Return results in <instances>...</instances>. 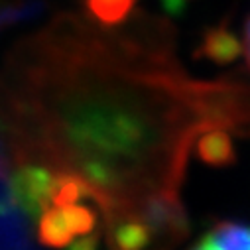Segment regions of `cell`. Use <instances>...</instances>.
Listing matches in <instances>:
<instances>
[{
    "mask_svg": "<svg viewBox=\"0 0 250 250\" xmlns=\"http://www.w3.org/2000/svg\"><path fill=\"white\" fill-rule=\"evenodd\" d=\"M232 45H234V51H236V49L240 51V55H242L244 61H246V67H248V71H250V14H248V18L244 20V28H242L240 43L232 42Z\"/></svg>",
    "mask_w": 250,
    "mask_h": 250,
    "instance_id": "cell-7",
    "label": "cell"
},
{
    "mask_svg": "<svg viewBox=\"0 0 250 250\" xmlns=\"http://www.w3.org/2000/svg\"><path fill=\"white\" fill-rule=\"evenodd\" d=\"M99 244H101V232L99 230H93V232H87V234L77 236L67 246V250H99Z\"/></svg>",
    "mask_w": 250,
    "mask_h": 250,
    "instance_id": "cell-6",
    "label": "cell"
},
{
    "mask_svg": "<svg viewBox=\"0 0 250 250\" xmlns=\"http://www.w3.org/2000/svg\"><path fill=\"white\" fill-rule=\"evenodd\" d=\"M191 250H250V225L221 223Z\"/></svg>",
    "mask_w": 250,
    "mask_h": 250,
    "instance_id": "cell-5",
    "label": "cell"
},
{
    "mask_svg": "<svg viewBox=\"0 0 250 250\" xmlns=\"http://www.w3.org/2000/svg\"><path fill=\"white\" fill-rule=\"evenodd\" d=\"M40 114L81 134L79 156L95 144L71 173L103 217L124 209L122 177L126 211L132 197L142 215L181 205L187 160L209 136L250 138V83L187 75L169 24L144 12L118 26L59 14L20 42L0 73V118Z\"/></svg>",
    "mask_w": 250,
    "mask_h": 250,
    "instance_id": "cell-1",
    "label": "cell"
},
{
    "mask_svg": "<svg viewBox=\"0 0 250 250\" xmlns=\"http://www.w3.org/2000/svg\"><path fill=\"white\" fill-rule=\"evenodd\" d=\"M61 171L36 160L12 162L10 195L20 211L32 223H38L42 213L51 205V195Z\"/></svg>",
    "mask_w": 250,
    "mask_h": 250,
    "instance_id": "cell-2",
    "label": "cell"
},
{
    "mask_svg": "<svg viewBox=\"0 0 250 250\" xmlns=\"http://www.w3.org/2000/svg\"><path fill=\"white\" fill-rule=\"evenodd\" d=\"M97 223L95 211L75 205H49L38 221V238L49 248H67L77 236L93 232Z\"/></svg>",
    "mask_w": 250,
    "mask_h": 250,
    "instance_id": "cell-3",
    "label": "cell"
},
{
    "mask_svg": "<svg viewBox=\"0 0 250 250\" xmlns=\"http://www.w3.org/2000/svg\"><path fill=\"white\" fill-rule=\"evenodd\" d=\"M108 250H167L156 232L134 213L114 211L104 217Z\"/></svg>",
    "mask_w": 250,
    "mask_h": 250,
    "instance_id": "cell-4",
    "label": "cell"
}]
</instances>
